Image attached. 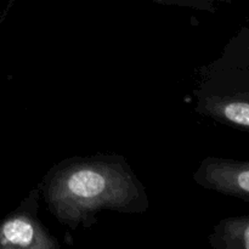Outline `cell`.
Wrapping results in <instances>:
<instances>
[{"label":"cell","instance_id":"1","mask_svg":"<svg viewBox=\"0 0 249 249\" xmlns=\"http://www.w3.org/2000/svg\"><path fill=\"white\" fill-rule=\"evenodd\" d=\"M40 190L51 213L71 229L90 228L101 211L142 213L148 207L143 186L117 156L63 160L49 172Z\"/></svg>","mask_w":249,"mask_h":249},{"label":"cell","instance_id":"2","mask_svg":"<svg viewBox=\"0 0 249 249\" xmlns=\"http://www.w3.org/2000/svg\"><path fill=\"white\" fill-rule=\"evenodd\" d=\"M40 187L32 190L18 208L0 224V248L58 249L60 243L38 218Z\"/></svg>","mask_w":249,"mask_h":249},{"label":"cell","instance_id":"3","mask_svg":"<svg viewBox=\"0 0 249 249\" xmlns=\"http://www.w3.org/2000/svg\"><path fill=\"white\" fill-rule=\"evenodd\" d=\"M194 179L204 189L249 202V160L208 157Z\"/></svg>","mask_w":249,"mask_h":249},{"label":"cell","instance_id":"4","mask_svg":"<svg viewBox=\"0 0 249 249\" xmlns=\"http://www.w3.org/2000/svg\"><path fill=\"white\" fill-rule=\"evenodd\" d=\"M198 111L214 121L249 131V94L208 95L199 100Z\"/></svg>","mask_w":249,"mask_h":249},{"label":"cell","instance_id":"5","mask_svg":"<svg viewBox=\"0 0 249 249\" xmlns=\"http://www.w3.org/2000/svg\"><path fill=\"white\" fill-rule=\"evenodd\" d=\"M209 243L216 249H249V215L219 221L209 236Z\"/></svg>","mask_w":249,"mask_h":249},{"label":"cell","instance_id":"6","mask_svg":"<svg viewBox=\"0 0 249 249\" xmlns=\"http://www.w3.org/2000/svg\"><path fill=\"white\" fill-rule=\"evenodd\" d=\"M165 4H177L181 6L195 7L199 10H208V11H214L215 5L218 2H229L230 0H158Z\"/></svg>","mask_w":249,"mask_h":249},{"label":"cell","instance_id":"7","mask_svg":"<svg viewBox=\"0 0 249 249\" xmlns=\"http://www.w3.org/2000/svg\"><path fill=\"white\" fill-rule=\"evenodd\" d=\"M246 51H247V55L249 57V32H248V36H247V45H246Z\"/></svg>","mask_w":249,"mask_h":249}]
</instances>
